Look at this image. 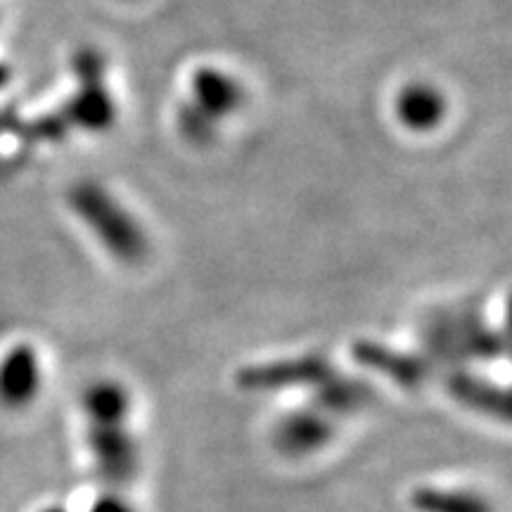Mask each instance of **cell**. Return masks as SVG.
<instances>
[{
    "mask_svg": "<svg viewBox=\"0 0 512 512\" xmlns=\"http://www.w3.org/2000/svg\"><path fill=\"white\" fill-rule=\"evenodd\" d=\"M192 88H195L197 102H200L202 114L207 119H216L233 112L242 98L238 83L230 79V76L216 72V69H202V72H197Z\"/></svg>",
    "mask_w": 512,
    "mask_h": 512,
    "instance_id": "10",
    "label": "cell"
},
{
    "mask_svg": "<svg viewBox=\"0 0 512 512\" xmlns=\"http://www.w3.org/2000/svg\"><path fill=\"white\" fill-rule=\"evenodd\" d=\"M131 394L121 382L102 380L83 392V413L86 422H110L128 420L131 415Z\"/></svg>",
    "mask_w": 512,
    "mask_h": 512,
    "instance_id": "12",
    "label": "cell"
},
{
    "mask_svg": "<svg viewBox=\"0 0 512 512\" xmlns=\"http://www.w3.org/2000/svg\"><path fill=\"white\" fill-rule=\"evenodd\" d=\"M354 356L358 358V363H363L370 370H377L380 375H387L389 380L401 384V387L415 389L427 377V366L420 358L380 347V344H356Z\"/></svg>",
    "mask_w": 512,
    "mask_h": 512,
    "instance_id": "8",
    "label": "cell"
},
{
    "mask_svg": "<svg viewBox=\"0 0 512 512\" xmlns=\"http://www.w3.org/2000/svg\"><path fill=\"white\" fill-rule=\"evenodd\" d=\"M41 512H69L67 508H64V505H50V508H46V510H41Z\"/></svg>",
    "mask_w": 512,
    "mask_h": 512,
    "instance_id": "14",
    "label": "cell"
},
{
    "mask_svg": "<svg viewBox=\"0 0 512 512\" xmlns=\"http://www.w3.org/2000/svg\"><path fill=\"white\" fill-rule=\"evenodd\" d=\"M337 370L320 356L290 358V361L249 366L238 373V384L245 392H283V389H316Z\"/></svg>",
    "mask_w": 512,
    "mask_h": 512,
    "instance_id": "3",
    "label": "cell"
},
{
    "mask_svg": "<svg viewBox=\"0 0 512 512\" xmlns=\"http://www.w3.org/2000/svg\"><path fill=\"white\" fill-rule=\"evenodd\" d=\"M370 403H373V389L356 377L335 373L311 389V406L335 420L363 411Z\"/></svg>",
    "mask_w": 512,
    "mask_h": 512,
    "instance_id": "7",
    "label": "cell"
},
{
    "mask_svg": "<svg viewBox=\"0 0 512 512\" xmlns=\"http://www.w3.org/2000/svg\"><path fill=\"white\" fill-rule=\"evenodd\" d=\"M41 392V361L36 351L19 344L0 361V406L19 411L34 403Z\"/></svg>",
    "mask_w": 512,
    "mask_h": 512,
    "instance_id": "5",
    "label": "cell"
},
{
    "mask_svg": "<svg viewBox=\"0 0 512 512\" xmlns=\"http://www.w3.org/2000/svg\"><path fill=\"white\" fill-rule=\"evenodd\" d=\"M337 420L311 403L306 408L285 413L273 427V446L287 458H304L325 448L335 437Z\"/></svg>",
    "mask_w": 512,
    "mask_h": 512,
    "instance_id": "4",
    "label": "cell"
},
{
    "mask_svg": "<svg viewBox=\"0 0 512 512\" xmlns=\"http://www.w3.org/2000/svg\"><path fill=\"white\" fill-rule=\"evenodd\" d=\"M86 446L95 475L107 486H126L140 470V446L128 420L86 422Z\"/></svg>",
    "mask_w": 512,
    "mask_h": 512,
    "instance_id": "1",
    "label": "cell"
},
{
    "mask_svg": "<svg viewBox=\"0 0 512 512\" xmlns=\"http://www.w3.org/2000/svg\"><path fill=\"white\" fill-rule=\"evenodd\" d=\"M446 389L453 396V401H458L467 411L486 415L491 420H510L508 392L494 382H486L484 377L456 370V373L446 375Z\"/></svg>",
    "mask_w": 512,
    "mask_h": 512,
    "instance_id": "6",
    "label": "cell"
},
{
    "mask_svg": "<svg viewBox=\"0 0 512 512\" xmlns=\"http://www.w3.org/2000/svg\"><path fill=\"white\" fill-rule=\"evenodd\" d=\"M76 207L114 254L133 259L143 252V235L138 233L136 223L100 188H81L76 192Z\"/></svg>",
    "mask_w": 512,
    "mask_h": 512,
    "instance_id": "2",
    "label": "cell"
},
{
    "mask_svg": "<svg viewBox=\"0 0 512 512\" xmlns=\"http://www.w3.org/2000/svg\"><path fill=\"white\" fill-rule=\"evenodd\" d=\"M396 112L403 124L408 128H418V131H430L444 119L446 105L444 98L434 91V88L425 86V83H415L408 86L406 91L399 95V105Z\"/></svg>",
    "mask_w": 512,
    "mask_h": 512,
    "instance_id": "11",
    "label": "cell"
},
{
    "mask_svg": "<svg viewBox=\"0 0 512 512\" xmlns=\"http://www.w3.org/2000/svg\"><path fill=\"white\" fill-rule=\"evenodd\" d=\"M88 512H136V510H133V505L128 503L124 496L105 494L91 505V510Z\"/></svg>",
    "mask_w": 512,
    "mask_h": 512,
    "instance_id": "13",
    "label": "cell"
},
{
    "mask_svg": "<svg viewBox=\"0 0 512 512\" xmlns=\"http://www.w3.org/2000/svg\"><path fill=\"white\" fill-rule=\"evenodd\" d=\"M415 512H494L486 496L472 489H446V486L420 484L408 496Z\"/></svg>",
    "mask_w": 512,
    "mask_h": 512,
    "instance_id": "9",
    "label": "cell"
}]
</instances>
